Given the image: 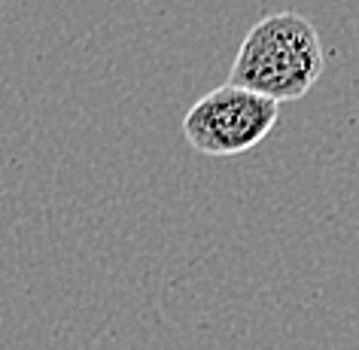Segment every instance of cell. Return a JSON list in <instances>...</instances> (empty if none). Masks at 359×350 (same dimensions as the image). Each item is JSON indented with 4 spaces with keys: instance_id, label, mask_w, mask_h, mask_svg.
I'll use <instances>...</instances> for the list:
<instances>
[{
    "instance_id": "obj_1",
    "label": "cell",
    "mask_w": 359,
    "mask_h": 350,
    "mask_svg": "<svg viewBox=\"0 0 359 350\" xmlns=\"http://www.w3.org/2000/svg\"><path fill=\"white\" fill-rule=\"evenodd\" d=\"M320 74L323 46L317 28L299 13H274L247 31L229 83L286 104L308 95Z\"/></svg>"
},
{
    "instance_id": "obj_2",
    "label": "cell",
    "mask_w": 359,
    "mask_h": 350,
    "mask_svg": "<svg viewBox=\"0 0 359 350\" xmlns=\"http://www.w3.org/2000/svg\"><path fill=\"white\" fill-rule=\"evenodd\" d=\"M277 116L280 104L226 83L189 107L183 134L186 143L204 156L231 159L259 147L277 125Z\"/></svg>"
}]
</instances>
